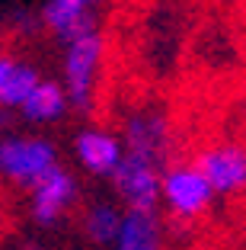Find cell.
I'll return each mask as SVG.
<instances>
[{"label":"cell","instance_id":"6","mask_svg":"<svg viewBox=\"0 0 246 250\" xmlns=\"http://www.w3.org/2000/svg\"><path fill=\"white\" fill-rule=\"evenodd\" d=\"M125 154L144 157L163 167L167 161V147H170V125L163 119V112L157 109H138L125 119V132H122Z\"/></svg>","mask_w":246,"mask_h":250},{"label":"cell","instance_id":"4","mask_svg":"<svg viewBox=\"0 0 246 250\" xmlns=\"http://www.w3.org/2000/svg\"><path fill=\"white\" fill-rule=\"evenodd\" d=\"M163 170L167 167H160L153 161L125 154L118 170L112 173V183L128 208L157 212V202H163Z\"/></svg>","mask_w":246,"mask_h":250},{"label":"cell","instance_id":"5","mask_svg":"<svg viewBox=\"0 0 246 250\" xmlns=\"http://www.w3.org/2000/svg\"><path fill=\"white\" fill-rule=\"evenodd\" d=\"M198 170L211 183V189L221 196H233V192L246 189V147L224 141V145H211L202 154H195Z\"/></svg>","mask_w":246,"mask_h":250},{"label":"cell","instance_id":"8","mask_svg":"<svg viewBox=\"0 0 246 250\" xmlns=\"http://www.w3.org/2000/svg\"><path fill=\"white\" fill-rule=\"evenodd\" d=\"M74 151H77V161L83 164L90 173H115L122 157H125V145L115 135L102 132V128L80 132Z\"/></svg>","mask_w":246,"mask_h":250},{"label":"cell","instance_id":"9","mask_svg":"<svg viewBox=\"0 0 246 250\" xmlns=\"http://www.w3.org/2000/svg\"><path fill=\"white\" fill-rule=\"evenodd\" d=\"M38 83L42 77L32 64L13 58L10 52L0 58V106L3 109H22V103L36 93Z\"/></svg>","mask_w":246,"mask_h":250},{"label":"cell","instance_id":"2","mask_svg":"<svg viewBox=\"0 0 246 250\" xmlns=\"http://www.w3.org/2000/svg\"><path fill=\"white\" fill-rule=\"evenodd\" d=\"M55 167H58L55 145L45 138L16 135V138H7L0 145V170H3V177L13 180L22 189H36Z\"/></svg>","mask_w":246,"mask_h":250},{"label":"cell","instance_id":"14","mask_svg":"<svg viewBox=\"0 0 246 250\" xmlns=\"http://www.w3.org/2000/svg\"><path fill=\"white\" fill-rule=\"evenodd\" d=\"M87 3H90V7H93V3H99V0H87Z\"/></svg>","mask_w":246,"mask_h":250},{"label":"cell","instance_id":"11","mask_svg":"<svg viewBox=\"0 0 246 250\" xmlns=\"http://www.w3.org/2000/svg\"><path fill=\"white\" fill-rule=\"evenodd\" d=\"M115 250H160V218L157 212L128 208L118 231Z\"/></svg>","mask_w":246,"mask_h":250},{"label":"cell","instance_id":"1","mask_svg":"<svg viewBox=\"0 0 246 250\" xmlns=\"http://www.w3.org/2000/svg\"><path fill=\"white\" fill-rule=\"evenodd\" d=\"M102 32L87 29L77 39L67 42L64 52V83H67V100L74 109L90 112L93 106V93H96V77H99V61H102Z\"/></svg>","mask_w":246,"mask_h":250},{"label":"cell","instance_id":"10","mask_svg":"<svg viewBox=\"0 0 246 250\" xmlns=\"http://www.w3.org/2000/svg\"><path fill=\"white\" fill-rule=\"evenodd\" d=\"M42 22H45V29H51L64 45L71 39H77L80 32L96 26L87 0H48L42 7Z\"/></svg>","mask_w":246,"mask_h":250},{"label":"cell","instance_id":"12","mask_svg":"<svg viewBox=\"0 0 246 250\" xmlns=\"http://www.w3.org/2000/svg\"><path fill=\"white\" fill-rule=\"evenodd\" d=\"M67 103H71V100H67V93L58 87V83L55 81H42L36 87V93L22 103L19 112L26 119H32V122H51V119H58L61 112L67 109Z\"/></svg>","mask_w":246,"mask_h":250},{"label":"cell","instance_id":"3","mask_svg":"<svg viewBox=\"0 0 246 250\" xmlns=\"http://www.w3.org/2000/svg\"><path fill=\"white\" fill-rule=\"evenodd\" d=\"M214 189L195 164H170L163 170V206L179 221H192L208 212Z\"/></svg>","mask_w":246,"mask_h":250},{"label":"cell","instance_id":"13","mask_svg":"<svg viewBox=\"0 0 246 250\" xmlns=\"http://www.w3.org/2000/svg\"><path fill=\"white\" fill-rule=\"evenodd\" d=\"M125 215H118L112 206H93L83 215V231L93 244H115L118 231H122Z\"/></svg>","mask_w":246,"mask_h":250},{"label":"cell","instance_id":"7","mask_svg":"<svg viewBox=\"0 0 246 250\" xmlns=\"http://www.w3.org/2000/svg\"><path fill=\"white\" fill-rule=\"evenodd\" d=\"M29 192H32V218L48 228V225H55V221L74 206V199H77V183H74V177L67 173V170L55 167L48 177Z\"/></svg>","mask_w":246,"mask_h":250}]
</instances>
